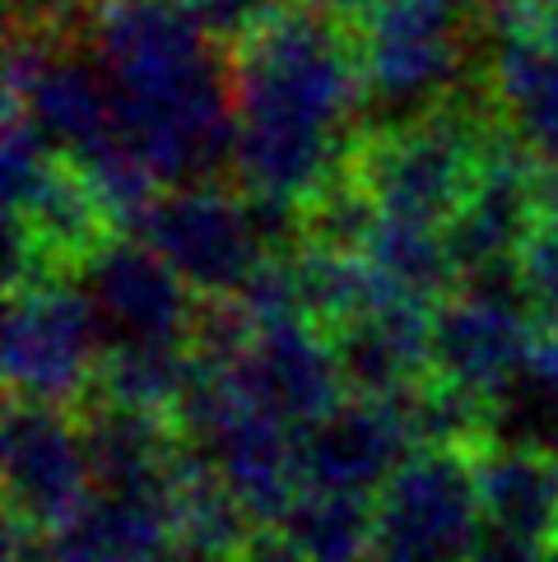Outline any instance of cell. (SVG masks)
I'll use <instances>...</instances> for the list:
<instances>
[{"label":"cell","instance_id":"1","mask_svg":"<svg viewBox=\"0 0 558 562\" xmlns=\"http://www.w3.org/2000/svg\"><path fill=\"white\" fill-rule=\"evenodd\" d=\"M233 79V182L256 200L303 210L349 172L358 135L349 122L368 103L358 43L335 19L289 10L247 43L228 47Z\"/></svg>","mask_w":558,"mask_h":562},{"label":"cell","instance_id":"2","mask_svg":"<svg viewBox=\"0 0 558 562\" xmlns=\"http://www.w3.org/2000/svg\"><path fill=\"white\" fill-rule=\"evenodd\" d=\"M85 37L112 79L116 135L158 182L233 168V79L191 0H103Z\"/></svg>","mask_w":558,"mask_h":562},{"label":"cell","instance_id":"3","mask_svg":"<svg viewBox=\"0 0 558 562\" xmlns=\"http://www.w3.org/2000/svg\"><path fill=\"white\" fill-rule=\"evenodd\" d=\"M498 135L503 126L493 122L489 98L451 93L405 122L358 131L349 172L368 187L382 214L447 224L470 195Z\"/></svg>","mask_w":558,"mask_h":562},{"label":"cell","instance_id":"4","mask_svg":"<svg viewBox=\"0 0 558 562\" xmlns=\"http://www.w3.org/2000/svg\"><path fill=\"white\" fill-rule=\"evenodd\" d=\"M466 0H372L358 19V61L377 122H405L456 93L470 56Z\"/></svg>","mask_w":558,"mask_h":562},{"label":"cell","instance_id":"5","mask_svg":"<svg viewBox=\"0 0 558 562\" xmlns=\"http://www.w3.org/2000/svg\"><path fill=\"white\" fill-rule=\"evenodd\" d=\"M5 386L10 400H43L75 409L93 391L98 363L108 353L103 326L79 279L52 274L5 293Z\"/></svg>","mask_w":558,"mask_h":562},{"label":"cell","instance_id":"6","mask_svg":"<svg viewBox=\"0 0 558 562\" xmlns=\"http://www.w3.org/2000/svg\"><path fill=\"white\" fill-rule=\"evenodd\" d=\"M484 526L470 451L418 447L377 488V562H475Z\"/></svg>","mask_w":558,"mask_h":562},{"label":"cell","instance_id":"7","mask_svg":"<svg viewBox=\"0 0 558 562\" xmlns=\"http://www.w3.org/2000/svg\"><path fill=\"white\" fill-rule=\"evenodd\" d=\"M535 335L540 321L526 303L516 270L461 279L456 293L433 307L428 372L493 405H507L531 368Z\"/></svg>","mask_w":558,"mask_h":562},{"label":"cell","instance_id":"8","mask_svg":"<svg viewBox=\"0 0 558 562\" xmlns=\"http://www.w3.org/2000/svg\"><path fill=\"white\" fill-rule=\"evenodd\" d=\"M135 233L187 279L196 297H233L270 251L252 200L219 182L164 187Z\"/></svg>","mask_w":558,"mask_h":562},{"label":"cell","instance_id":"9","mask_svg":"<svg viewBox=\"0 0 558 562\" xmlns=\"http://www.w3.org/2000/svg\"><path fill=\"white\" fill-rule=\"evenodd\" d=\"M484 98L540 168H558V5L512 0L493 14Z\"/></svg>","mask_w":558,"mask_h":562},{"label":"cell","instance_id":"10","mask_svg":"<svg viewBox=\"0 0 558 562\" xmlns=\"http://www.w3.org/2000/svg\"><path fill=\"white\" fill-rule=\"evenodd\" d=\"M79 289L93 303L108 345L140 339H191L201 297L158 256L140 233H112L85 266L75 270Z\"/></svg>","mask_w":558,"mask_h":562},{"label":"cell","instance_id":"11","mask_svg":"<svg viewBox=\"0 0 558 562\" xmlns=\"http://www.w3.org/2000/svg\"><path fill=\"white\" fill-rule=\"evenodd\" d=\"M0 460H5V516L33 526L62 520L93 493L89 447L79 414L43 400H10L0 428Z\"/></svg>","mask_w":558,"mask_h":562},{"label":"cell","instance_id":"12","mask_svg":"<svg viewBox=\"0 0 558 562\" xmlns=\"http://www.w3.org/2000/svg\"><path fill=\"white\" fill-rule=\"evenodd\" d=\"M540 164L503 131L489 149L470 195L447 218V243L461 266V279L516 270L526 233L540 210Z\"/></svg>","mask_w":558,"mask_h":562},{"label":"cell","instance_id":"13","mask_svg":"<svg viewBox=\"0 0 558 562\" xmlns=\"http://www.w3.org/2000/svg\"><path fill=\"white\" fill-rule=\"evenodd\" d=\"M410 451L414 441L395 395H345L298 428V456H303V479L312 488H349L377 497V488Z\"/></svg>","mask_w":558,"mask_h":562},{"label":"cell","instance_id":"14","mask_svg":"<svg viewBox=\"0 0 558 562\" xmlns=\"http://www.w3.org/2000/svg\"><path fill=\"white\" fill-rule=\"evenodd\" d=\"M224 372H233V381L243 386L252 405L270 409L293 428L312 424L316 414H326L335 400L349 395L331 335L322 326H312V321L256 326L252 345Z\"/></svg>","mask_w":558,"mask_h":562},{"label":"cell","instance_id":"15","mask_svg":"<svg viewBox=\"0 0 558 562\" xmlns=\"http://www.w3.org/2000/svg\"><path fill=\"white\" fill-rule=\"evenodd\" d=\"M75 414L79 428H85L93 488L168 502L172 479L191 456V441L172 414L122 405V400H103V395L79 400Z\"/></svg>","mask_w":558,"mask_h":562},{"label":"cell","instance_id":"16","mask_svg":"<svg viewBox=\"0 0 558 562\" xmlns=\"http://www.w3.org/2000/svg\"><path fill=\"white\" fill-rule=\"evenodd\" d=\"M433 307L424 297L391 293L372 312L354 316L349 326L331 330L335 358L345 372L349 395L391 400L428 376V345H433Z\"/></svg>","mask_w":558,"mask_h":562},{"label":"cell","instance_id":"17","mask_svg":"<svg viewBox=\"0 0 558 562\" xmlns=\"http://www.w3.org/2000/svg\"><path fill=\"white\" fill-rule=\"evenodd\" d=\"M470 456L489 526L549 549L558 539V447L493 437Z\"/></svg>","mask_w":558,"mask_h":562},{"label":"cell","instance_id":"18","mask_svg":"<svg viewBox=\"0 0 558 562\" xmlns=\"http://www.w3.org/2000/svg\"><path fill=\"white\" fill-rule=\"evenodd\" d=\"M47 535L52 562H164L172 549V516L164 497L93 488Z\"/></svg>","mask_w":558,"mask_h":562},{"label":"cell","instance_id":"19","mask_svg":"<svg viewBox=\"0 0 558 562\" xmlns=\"http://www.w3.org/2000/svg\"><path fill=\"white\" fill-rule=\"evenodd\" d=\"M303 562H377V497L349 488H303L279 516Z\"/></svg>","mask_w":558,"mask_h":562},{"label":"cell","instance_id":"20","mask_svg":"<svg viewBox=\"0 0 558 562\" xmlns=\"http://www.w3.org/2000/svg\"><path fill=\"white\" fill-rule=\"evenodd\" d=\"M196 372H201V358H196V349L187 345V339H140V345H108L89 395L122 400V405L158 409V414H172L177 418V405L187 400Z\"/></svg>","mask_w":558,"mask_h":562},{"label":"cell","instance_id":"21","mask_svg":"<svg viewBox=\"0 0 558 562\" xmlns=\"http://www.w3.org/2000/svg\"><path fill=\"white\" fill-rule=\"evenodd\" d=\"M364 256L372 260L387 284H395L410 297H424V303H443V297L456 293V284H461V266H456V256H451L447 224L382 214Z\"/></svg>","mask_w":558,"mask_h":562},{"label":"cell","instance_id":"22","mask_svg":"<svg viewBox=\"0 0 558 562\" xmlns=\"http://www.w3.org/2000/svg\"><path fill=\"white\" fill-rule=\"evenodd\" d=\"M377 218H382V210H377L368 187L354 172H341L322 195H312L303 205V243L326 251H364Z\"/></svg>","mask_w":558,"mask_h":562},{"label":"cell","instance_id":"23","mask_svg":"<svg viewBox=\"0 0 558 562\" xmlns=\"http://www.w3.org/2000/svg\"><path fill=\"white\" fill-rule=\"evenodd\" d=\"M191 10L201 14V24L219 47H237L252 33L275 24L279 14H289V0H191Z\"/></svg>","mask_w":558,"mask_h":562},{"label":"cell","instance_id":"24","mask_svg":"<svg viewBox=\"0 0 558 562\" xmlns=\"http://www.w3.org/2000/svg\"><path fill=\"white\" fill-rule=\"evenodd\" d=\"M98 5L103 0H10V24L52 43H75V33H89Z\"/></svg>","mask_w":558,"mask_h":562},{"label":"cell","instance_id":"25","mask_svg":"<svg viewBox=\"0 0 558 562\" xmlns=\"http://www.w3.org/2000/svg\"><path fill=\"white\" fill-rule=\"evenodd\" d=\"M522 386H531L535 405L545 409L549 428H554V447H558V321H549V326H540V335H535L531 368L522 376Z\"/></svg>","mask_w":558,"mask_h":562},{"label":"cell","instance_id":"26","mask_svg":"<svg viewBox=\"0 0 558 562\" xmlns=\"http://www.w3.org/2000/svg\"><path fill=\"white\" fill-rule=\"evenodd\" d=\"M475 562H549V549L535 544V539H522V535L484 526L480 549H475Z\"/></svg>","mask_w":558,"mask_h":562},{"label":"cell","instance_id":"27","mask_svg":"<svg viewBox=\"0 0 558 562\" xmlns=\"http://www.w3.org/2000/svg\"><path fill=\"white\" fill-rule=\"evenodd\" d=\"M5 562H52V535L33 520L5 516Z\"/></svg>","mask_w":558,"mask_h":562},{"label":"cell","instance_id":"28","mask_svg":"<svg viewBox=\"0 0 558 562\" xmlns=\"http://www.w3.org/2000/svg\"><path fill=\"white\" fill-rule=\"evenodd\" d=\"M233 562H303V558H298L293 539L279 526H256L247 535V544L233 553Z\"/></svg>","mask_w":558,"mask_h":562},{"label":"cell","instance_id":"29","mask_svg":"<svg viewBox=\"0 0 558 562\" xmlns=\"http://www.w3.org/2000/svg\"><path fill=\"white\" fill-rule=\"evenodd\" d=\"M298 5L322 19H335V24H358L372 10V0H298Z\"/></svg>","mask_w":558,"mask_h":562},{"label":"cell","instance_id":"30","mask_svg":"<svg viewBox=\"0 0 558 562\" xmlns=\"http://www.w3.org/2000/svg\"><path fill=\"white\" fill-rule=\"evenodd\" d=\"M466 5H470V10H493V14H498L503 5H512V0H466Z\"/></svg>","mask_w":558,"mask_h":562},{"label":"cell","instance_id":"31","mask_svg":"<svg viewBox=\"0 0 558 562\" xmlns=\"http://www.w3.org/2000/svg\"><path fill=\"white\" fill-rule=\"evenodd\" d=\"M549 562H558V539H554V544H549Z\"/></svg>","mask_w":558,"mask_h":562},{"label":"cell","instance_id":"32","mask_svg":"<svg viewBox=\"0 0 558 562\" xmlns=\"http://www.w3.org/2000/svg\"><path fill=\"white\" fill-rule=\"evenodd\" d=\"M549 5H558V0H549Z\"/></svg>","mask_w":558,"mask_h":562}]
</instances>
